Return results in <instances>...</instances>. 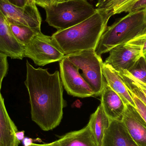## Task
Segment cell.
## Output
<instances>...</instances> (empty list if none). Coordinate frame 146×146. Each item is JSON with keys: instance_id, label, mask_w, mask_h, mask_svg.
<instances>
[{"instance_id": "cell-31", "label": "cell", "mask_w": 146, "mask_h": 146, "mask_svg": "<svg viewBox=\"0 0 146 146\" xmlns=\"http://www.w3.org/2000/svg\"><path fill=\"white\" fill-rule=\"evenodd\" d=\"M22 141L24 146H30L33 144V139L27 137L24 138Z\"/></svg>"}, {"instance_id": "cell-12", "label": "cell", "mask_w": 146, "mask_h": 146, "mask_svg": "<svg viewBox=\"0 0 146 146\" xmlns=\"http://www.w3.org/2000/svg\"><path fill=\"white\" fill-rule=\"evenodd\" d=\"M101 146H138L122 120H110Z\"/></svg>"}, {"instance_id": "cell-24", "label": "cell", "mask_w": 146, "mask_h": 146, "mask_svg": "<svg viewBox=\"0 0 146 146\" xmlns=\"http://www.w3.org/2000/svg\"><path fill=\"white\" fill-rule=\"evenodd\" d=\"M121 76L124 82H125L128 89L129 91H131L132 92H133L134 94H135L146 106V97L145 96V94H144V93L142 92V91L139 88H138L135 85L132 84L128 80H127V79L124 78V77Z\"/></svg>"}, {"instance_id": "cell-26", "label": "cell", "mask_w": 146, "mask_h": 146, "mask_svg": "<svg viewBox=\"0 0 146 146\" xmlns=\"http://www.w3.org/2000/svg\"><path fill=\"white\" fill-rule=\"evenodd\" d=\"M144 9H146V0H139L133 6L129 12L139 11Z\"/></svg>"}, {"instance_id": "cell-4", "label": "cell", "mask_w": 146, "mask_h": 146, "mask_svg": "<svg viewBox=\"0 0 146 146\" xmlns=\"http://www.w3.org/2000/svg\"><path fill=\"white\" fill-rule=\"evenodd\" d=\"M44 9L46 22L57 31L72 27L93 15L97 10L87 0L54 3Z\"/></svg>"}, {"instance_id": "cell-32", "label": "cell", "mask_w": 146, "mask_h": 146, "mask_svg": "<svg viewBox=\"0 0 146 146\" xmlns=\"http://www.w3.org/2000/svg\"><path fill=\"white\" fill-rule=\"evenodd\" d=\"M89 1H94V0H89ZM96 1H97V2H96V7L97 8H99L104 3H105L106 2L109 0H96Z\"/></svg>"}, {"instance_id": "cell-16", "label": "cell", "mask_w": 146, "mask_h": 146, "mask_svg": "<svg viewBox=\"0 0 146 146\" xmlns=\"http://www.w3.org/2000/svg\"><path fill=\"white\" fill-rule=\"evenodd\" d=\"M61 146H98L88 123L83 128L59 137Z\"/></svg>"}, {"instance_id": "cell-17", "label": "cell", "mask_w": 146, "mask_h": 146, "mask_svg": "<svg viewBox=\"0 0 146 146\" xmlns=\"http://www.w3.org/2000/svg\"><path fill=\"white\" fill-rule=\"evenodd\" d=\"M110 119L105 112L101 104L92 114L88 123L98 146H101L105 134L109 127Z\"/></svg>"}, {"instance_id": "cell-34", "label": "cell", "mask_w": 146, "mask_h": 146, "mask_svg": "<svg viewBox=\"0 0 146 146\" xmlns=\"http://www.w3.org/2000/svg\"><path fill=\"white\" fill-rule=\"evenodd\" d=\"M68 0H54V3L62 2L66 1Z\"/></svg>"}, {"instance_id": "cell-10", "label": "cell", "mask_w": 146, "mask_h": 146, "mask_svg": "<svg viewBox=\"0 0 146 146\" xmlns=\"http://www.w3.org/2000/svg\"><path fill=\"white\" fill-rule=\"evenodd\" d=\"M122 121L138 146H146V123L136 108L126 105Z\"/></svg>"}, {"instance_id": "cell-27", "label": "cell", "mask_w": 146, "mask_h": 146, "mask_svg": "<svg viewBox=\"0 0 146 146\" xmlns=\"http://www.w3.org/2000/svg\"><path fill=\"white\" fill-rule=\"evenodd\" d=\"M54 3V0H35L36 5H38L43 8L50 6Z\"/></svg>"}, {"instance_id": "cell-23", "label": "cell", "mask_w": 146, "mask_h": 146, "mask_svg": "<svg viewBox=\"0 0 146 146\" xmlns=\"http://www.w3.org/2000/svg\"><path fill=\"white\" fill-rule=\"evenodd\" d=\"M7 57V55L0 51V90L3 79L6 76L8 70Z\"/></svg>"}, {"instance_id": "cell-1", "label": "cell", "mask_w": 146, "mask_h": 146, "mask_svg": "<svg viewBox=\"0 0 146 146\" xmlns=\"http://www.w3.org/2000/svg\"><path fill=\"white\" fill-rule=\"evenodd\" d=\"M25 84L29 94L31 119L44 131L59 126L63 117L66 102L59 71L53 74L48 69L36 68L26 62Z\"/></svg>"}, {"instance_id": "cell-15", "label": "cell", "mask_w": 146, "mask_h": 146, "mask_svg": "<svg viewBox=\"0 0 146 146\" xmlns=\"http://www.w3.org/2000/svg\"><path fill=\"white\" fill-rule=\"evenodd\" d=\"M102 72L108 85L120 96L125 105H130L135 108L134 101L118 73L105 62L103 63Z\"/></svg>"}, {"instance_id": "cell-9", "label": "cell", "mask_w": 146, "mask_h": 146, "mask_svg": "<svg viewBox=\"0 0 146 146\" xmlns=\"http://www.w3.org/2000/svg\"><path fill=\"white\" fill-rule=\"evenodd\" d=\"M109 52L104 62L118 73L129 71L143 56L140 48L127 44L115 46Z\"/></svg>"}, {"instance_id": "cell-33", "label": "cell", "mask_w": 146, "mask_h": 146, "mask_svg": "<svg viewBox=\"0 0 146 146\" xmlns=\"http://www.w3.org/2000/svg\"><path fill=\"white\" fill-rule=\"evenodd\" d=\"M26 4L36 5V3H35V0H27Z\"/></svg>"}, {"instance_id": "cell-21", "label": "cell", "mask_w": 146, "mask_h": 146, "mask_svg": "<svg viewBox=\"0 0 146 146\" xmlns=\"http://www.w3.org/2000/svg\"><path fill=\"white\" fill-rule=\"evenodd\" d=\"M126 44L140 48L143 56L146 57V26L139 34Z\"/></svg>"}, {"instance_id": "cell-35", "label": "cell", "mask_w": 146, "mask_h": 146, "mask_svg": "<svg viewBox=\"0 0 146 146\" xmlns=\"http://www.w3.org/2000/svg\"></svg>"}, {"instance_id": "cell-6", "label": "cell", "mask_w": 146, "mask_h": 146, "mask_svg": "<svg viewBox=\"0 0 146 146\" xmlns=\"http://www.w3.org/2000/svg\"><path fill=\"white\" fill-rule=\"evenodd\" d=\"M65 55L52 36L39 33L25 46V56L38 66L61 60Z\"/></svg>"}, {"instance_id": "cell-7", "label": "cell", "mask_w": 146, "mask_h": 146, "mask_svg": "<svg viewBox=\"0 0 146 146\" xmlns=\"http://www.w3.org/2000/svg\"><path fill=\"white\" fill-rule=\"evenodd\" d=\"M60 67L61 80L68 94L82 98L94 95L92 88L79 72V68L66 56L60 61Z\"/></svg>"}, {"instance_id": "cell-8", "label": "cell", "mask_w": 146, "mask_h": 146, "mask_svg": "<svg viewBox=\"0 0 146 146\" xmlns=\"http://www.w3.org/2000/svg\"><path fill=\"white\" fill-rule=\"evenodd\" d=\"M0 10L9 24L22 25L41 29L42 18L36 5L17 7L6 0H0Z\"/></svg>"}, {"instance_id": "cell-3", "label": "cell", "mask_w": 146, "mask_h": 146, "mask_svg": "<svg viewBox=\"0 0 146 146\" xmlns=\"http://www.w3.org/2000/svg\"><path fill=\"white\" fill-rule=\"evenodd\" d=\"M146 26V9L129 12L106 27L100 37L96 53L101 56L115 46L127 43L139 34Z\"/></svg>"}, {"instance_id": "cell-13", "label": "cell", "mask_w": 146, "mask_h": 146, "mask_svg": "<svg viewBox=\"0 0 146 146\" xmlns=\"http://www.w3.org/2000/svg\"><path fill=\"white\" fill-rule=\"evenodd\" d=\"M101 104L110 120H122L125 105L120 96L105 81L101 94Z\"/></svg>"}, {"instance_id": "cell-18", "label": "cell", "mask_w": 146, "mask_h": 146, "mask_svg": "<svg viewBox=\"0 0 146 146\" xmlns=\"http://www.w3.org/2000/svg\"><path fill=\"white\" fill-rule=\"evenodd\" d=\"M12 33L16 40L25 46L35 36L41 32V29L32 28L22 25L9 24Z\"/></svg>"}, {"instance_id": "cell-25", "label": "cell", "mask_w": 146, "mask_h": 146, "mask_svg": "<svg viewBox=\"0 0 146 146\" xmlns=\"http://www.w3.org/2000/svg\"><path fill=\"white\" fill-rule=\"evenodd\" d=\"M128 90L129 93H130V94H131V96L132 97V98H133V100L134 101L135 106H136L135 108H136L138 112L139 113L140 115L141 116V117H142V118L144 119V121L146 123V106L135 94H134L129 89Z\"/></svg>"}, {"instance_id": "cell-19", "label": "cell", "mask_w": 146, "mask_h": 146, "mask_svg": "<svg viewBox=\"0 0 146 146\" xmlns=\"http://www.w3.org/2000/svg\"><path fill=\"white\" fill-rule=\"evenodd\" d=\"M139 0H109L99 8H104L113 15L122 13H129L133 6ZM99 9V8H98Z\"/></svg>"}, {"instance_id": "cell-22", "label": "cell", "mask_w": 146, "mask_h": 146, "mask_svg": "<svg viewBox=\"0 0 146 146\" xmlns=\"http://www.w3.org/2000/svg\"><path fill=\"white\" fill-rule=\"evenodd\" d=\"M118 74L121 76L124 77V78L128 80L132 84L135 85L138 88H139L146 97V84L145 83H144L135 78L127 71H123L121 72L118 73Z\"/></svg>"}, {"instance_id": "cell-2", "label": "cell", "mask_w": 146, "mask_h": 146, "mask_svg": "<svg viewBox=\"0 0 146 146\" xmlns=\"http://www.w3.org/2000/svg\"><path fill=\"white\" fill-rule=\"evenodd\" d=\"M89 18L72 27L57 31L51 36L65 55L82 50H96L112 13L97 8Z\"/></svg>"}, {"instance_id": "cell-14", "label": "cell", "mask_w": 146, "mask_h": 146, "mask_svg": "<svg viewBox=\"0 0 146 146\" xmlns=\"http://www.w3.org/2000/svg\"><path fill=\"white\" fill-rule=\"evenodd\" d=\"M17 127L10 118L0 90V146H19L20 144L15 137Z\"/></svg>"}, {"instance_id": "cell-5", "label": "cell", "mask_w": 146, "mask_h": 146, "mask_svg": "<svg viewBox=\"0 0 146 146\" xmlns=\"http://www.w3.org/2000/svg\"><path fill=\"white\" fill-rule=\"evenodd\" d=\"M71 62L82 71L81 74L89 85L94 96L101 95L105 79L102 72L103 62L101 56L94 49L82 50L66 55Z\"/></svg>"}, {"instance_id": "cell-28", "label": "cell", "mask_w": 146, "mask_h": 146, "mask_svg": "<svg viewBox=\"0 0 146 146\" xmlns=\"http://www.w3.org/2000/svg\"><path fill=\"white\" fill-rule=\"evenodd\" d=\"M13 5L19 7H23L26 4L27 0H6Z\"/></svg>"}, {"instance_id": "cell-11", "label": "cell", "mask_w": 146, "mask_h": 146, "mask_svg": "<svg viewBox=\"0 0 146 146\" xmlns=\"http://www.w3.org/2000/svg\"><path fill=\"white\" fill-rule=\"evenodd\" d=\"M0 51L12 59L25 57V46L19 42L12 33L9 24L0 10Z\"/></svg>"}, {"instance_id": "cell-30", "label": "cell", "mask_w": 146, "mask_h": 146, "mask_svg": "<svg viewBox=\"0 0 146 146\" xmlns=\"http://www.w3.org/2000/svg\"><path fill=\"white\" fill-rule=\"evenodd\" d=\"M25 133L24 131H17L15 133V137L19 142H21L25 138Z\"/></svg>"}, {"instance_id": "cell-29", "label": "cell", "mask_w": 146, "mask_h": 146, "mask_svg": "<svg viewBox=\"0 0 146 146\" xmlns=\"http://www.w3.org/2000/svg\"><path fill=\"white\" fill-rule=\"evenodd\" d=\"M30 146H61L60 142L58 140L51 143H48V144H37L33 143L32 145Z\"/></svg>"}, {"instance_id": "cell-20", "label": "cell", "mask_w": 146, "mask_h": 146, "mask_svg": "<svg viewBox=\"0 0 146 146\" xmlns=\"http://www.w3.org/2000/svg\"><path fill=\"white\" fill-rule=\"evenodd\" d=\"M131 75L146 84V58L142 56L127 71Z\"/></svg>"}]
</instances>
